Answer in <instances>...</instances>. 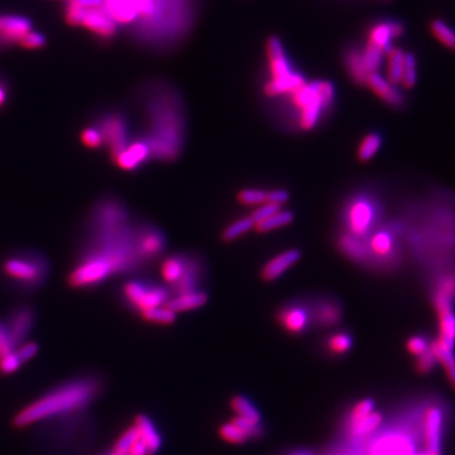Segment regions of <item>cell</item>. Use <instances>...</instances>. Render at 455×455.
I'll list each match as a JSON object with an SVG mask.
<instances>
[{"mask_svg":"<svg viewBox=\"0 0 455 455\" xmlns=\"http://www.w3.org/2000/svg\"><path fill=\"white\" fill-rule=\"evenodd\" d=\"M130 214L124 204L107 199L95 206L91 215L93 235L81 260L107 263L113 275L133 271L143 263L136 248V231L128 225Z\"/></svg>","mask_w":455,"mask_h":455,"instance_id":"obj_1","label":"cell"},{"mask_svg":"<svg viewBox=\"0 0 455 455\" xmlns=\"http://www.w3.org/2000/svg\"><path fill=\"white\" fill-rule=\"evenodd\" d=\"M99 390V382L91 378L67 383L24 407L18 412L13 424L17 427H26L38 421L79 411L94 401Z\"/></svg>","mask_w":455,"mask_h":455,"instance_id":"obj_2","label":"cell"},{"mask_svg":"<svg viewBox=\"0 0 455 455\" xmlns=\"http://www.w3.org/2000/svg\"><path fill=\"white\" fill-rule=\"evenodd\" d=\"M291 100L298 109V127L303 130H314L324 111L332 108L334 87L329 81H314L305 84L291 94Z\"/></svg>","mask_w":455,"mask_h":455,"instance_id":"obj_3","label":"cell"},{"mask_svg":"<svg viewBox=\"0 0 455 455\" xmlns=\"http://www.w3.org/2000/svg\"><path fill=\"white\" fill-rule=\"evenodd\" d=\"M268 66L272 79L265 87L267 96H278L282 94H292L306 84L305 78L300 73H294L289 66V60L285 55L281 41L278 37H269L267 44Z\"/></svg>","mask_w":455,"mask_h":455,"instance_id":"obj_4","label":"cell"},{"mask_svg":"<svg viewBox=\"0 0 455 455\" xmlns=\"http://www.w3.org/2000/svg\"><path fill=\"white\" fill-rule=\"evenodd\" d=\"M3 272L22 289H36L44 285L50 267L38 253H18L3 262Z\"/></svg>","mask_w":455,"mask_h":455,"instance_id":"obj_5","label":"cell"},{"mask_svg":"<svg viewBox=\"0 0 455 455\" xmlns=\"http://www.w3.org/2000/svg\"><path fill=\"white\" fill-rule=\"evenodd\" d=\"M381 204L368 194L355 195L346 204L343 220L346 233L358 238H367L375 231L382 215Z\"/></svg>","mask_w":455,"mask_h":455,"instance_id":"obj_6","label":"cell"},{"mask_svg":"<svg viewBox=\"0 0 455 455\" xmlns=\"http://www.w3.org/2000/svg\"><path fill=\"white\" fill-rule=\"evenodd\" d=\"M400 223H390L383 225L382 228H376L369 234L368 240L366 243L368 258H375L376 263L381 266L389 265L393 266L398 262L400 257V234H401Z\"/></svg>","mask_w":455,"mask_h":455,"instance_id":"obj_7","label":"cell"},{"mask_svg":"<svg viewBox=\"0 0 455 455\" xmlns=\"http://www.w3.org/2000/svg\"><path fill=\"white\" fill-rule=\"evenodd\" d=\"M159 0H104L102 8L116 23L150 19L159 10Z\"/></svg>","mask_w":455,"mask_h":455,"instance_id":"obj_8","label":"cell"},{"mask_svg":"<svg viewBox=\"0 0 455 455\" xmlns=\"http://www.w3.org/2000/svg\"><path fill=\"white\" fill-rule=\"evenodd\" d=\"M123 296L134 309L142 312L166 303L168 301V291L143 282L130 281L124 285Z\"/></svg>","mask_w":455,"mask_h":455,"instance_id":"obj_9","label":"cell"},{"mask_svg":"<svg viewBox=\"0 0 455 455\" xmlns=\"http://www.w3.org/2000/svg\"><path fill=\"white\" fill-rule=\"evenodd\" d=\"M96 127L100 130L104 143L108 145L111 159H116L130 145V128L123 116L108 114L102 116Z\"/></svg>","mask_w":455,"mask_h":455,"instance_id":"obj_10","label":"cell"},{"mask_svg":"<svg viewBox=\"0 0 455 455\" xmlns=\"http://www.w3.org/2000/svg\"><path fill=\"white\" fill-rule=\"evenodd\" d=\"M113 276L107 263L99 260H81L69 275V285L73 289H87L100 285Z\"/></svg>","mask_w":455,"mask_h":455,"instance_id":"obj_11","label":"cell"},{"mask_svg":"<svg viewBox=\"0 0 455 455\" xmlns=\"http://www.w3.org/2000/svg\"><path fill=\"white\" fill-rule=\"evenodd\" d=\"M166 240L161 231L152 226H141L136 231V248L142 262L153 260L163 252Z\"/></svg>","mask_w":455,"mask_h":455,"instance_id":"obj_12","label":"cell"},{"mask_svg":"<svg viewBox=\"0 0 455 455\" xmlns=\"http://www.w3.org/2000/svg\"><path fill=\"white\" fill-rule=\"evenodd\" d=\"M152 159L151 148L143 138H138L136 141H130L127 150L119 153L113 159L118 166L124 171H136L142 163Z\"/></svg>","mask_w":455,"mask_h":455,"instance_id":"obj_13","label":"cell"},{"mask_svg":"<svg viewBox=\"0 0 455 455\" xmlns=\"http://www.w3.org/2000/svg\"><path fill=\"white\" fill-rule=\"evenodd\" d=\"M404 33V27L402 23L382 22L376 24L371 29L368 35V44L376 46L387 55L393 47H392V39H396Z\"/></svg>","mask_w":455,"mask_h":455,"instance_id":"obj_14","label":"cell"},{"mask_svg":"<svg viewBox=\"0 0 455 455\" xmlns=\"http://www.w3.org/2000/svg\"><path fill=\"white\" fill-rule=\"evenodd\" d=\"M366 85H368L371 90L380 99H382L387 105H390L392 108H401L404 105V98L402 93L387 80L383 79L380 73H369Z\"/></svg>","mask_w":455,"mask_h":455,"instance_id":"obj_15","label":"cell"},{"mask_svg":"<svg viewBox=\"0 0 455 455\" xmlns=\"http://www.w3.org/2000/svg\"><path fill=\"white\" fill-rule=\"evenodd\" d=\"M33 323H35V312L28 306L21 307L12 314L7 329L15 347L23 344V340L27 338Z\"/></svg>","mask_w":455,"mask_h":455,"instance_id":"obj_16","label":"cell"},{"mask_svg":"<svg viewBox=\"0 0 455 455\" xmlns=\"http://www.w3.org/2000/svg\"><path fill=\"white\" fill-rule=\"evenodd\" d=\"M81 26L101 37H111L116 30V23L102 7L87 9Z\"/></svg>","mask_w":455,"mask_h":455,"instance_id":"obj_17","label":"cell"},{"mask_svg":"<svg viewBox=\"0 0 455 455\" xmlns=\"http://www.w3.org/2000/svg\"><path fill=\"white\" fill-rule=\"evenodd\" d=\"M443 412L439 407H430L425 416V443L427 452L441 454Z\"/></svg>","mask_w":455,"mask_h":455,"instance_id":"obj_18","label":"cell"},{"mask_svg":"<svg viewBox=\"0 0 455 455\" xmlns=\"http://www.w3.org/2000/svg\"><path fill=\"white\" fill-rule=\"evenodd\" d=\"M301 253L297 249H289L278 254L274 260H269L265 268L262 269V278L265 281H274L286 272L291 266H294L300 260Z\"/></svg>","mask_w":455,"mask_h":455,"instance_id":"obj_19","label":"cell"},{"mask_svg":"<svg viewBox=\"0 0 455 455\" xmlns=\"http://www.w3.org/2000/svg\"><path fill=\"white\" fill-rule=\"evenodd\" d=\"M278 323L291 334L303 332L309 324V314L298 305H289L278 314Z\"/></svg>","mask_w":455,"mask_h":455,"instance_id":"obj_20","label":"cell"},{"mask_svg":"<svg viewBox=\"0 0 455 455\" xmlns=\"http://www.w3.org/2000/svg\"><path fill=\"white\" fill-rule=\"evenodd\" d=\"M202 263L191 257H186L185 268L179 281L174 283V292L176 295H182L195 291L197 283L202 277Z\"/></svg>","mask_w":455,"mask_h":455,"instance_id":"obj_21","label":"cell"},{"mask_svg":"<svg viewBox=\"0 0 455 455\" xmlns=\"http://www.w3.org/2000/svg\"><path fill=\"white\" fill-rule=\"evenodd\" d=\"M412 454L411 441L404 435H390L377 441L371 455Z\"/></svg>","mask_w":455,"mask_h":455,"instance_id":"obj_22","label":"cell"},{"mask_svg":"<svg viewBox=\"0 0 455 455\" xmlns=\"http://www.w3.org/2000/svg\"><path fill=\"white\" fill-rule=\"evenodd\" d=\"M32 28L27 18L18 15L0 17V37L7 41H19Z\"/></svg>","mask_w":455,"mask_h":455,"instance_id":"obj_23","label":"cell"},{"mask_svg":"<svg viewBox=\"0 0 455 455\" xmlns=\"http://www.w3.org/2000/svg\"><path fill=\"white\" fill-rule=\"evenodd\" d=\"M338 247H339L340 251L347 256L348 258L359 262V263L367 262L368 252H367V246H366L364 238L354 237L349 233H343L338 238Z\"/></svg>","mask_w":455,"mask_h":455,"instance_id":"obj_24","label":"cell"},{"mask_svg":"<svg viewBox=\"0 0 455 455\" xmlns=\"http://www.w3.org/2000/svg\"><path fill=\"white\" fill-rule=\"evenodd\" d=\"M206 303H208V295L205 292L193 291L188 294L176 295V297L168 300L165 305L167 309L174 312H181V311L194 310L197 307H202Z\"/></svg>","mask_w":455,"mask_h":455,"instance_id":"obj_25","label":"cell"},{"mask_svg":"<svg viewBox=\"0 0 455 455\" xmlns=\"http://www.w3.org/2000/svg\"><path fill=\"white\" fill-rule=\"evenodd\" d=\"M344 64L350 79L358 85H366L368 79L369 73L364 64L362 51L352 48L348 51L344 57Z\"/></svg>","mask_w":455,"mask_h":455,"instance_id":"obj_26","label":"cell"},{"mask_svg":"<svg viewBox=\"0 0 455 455\" xmlns=\"http://www.w3.org/2000/svg\"><path fill=\"white\" fill-rule=\"evenodd\" d=\"M134 427H137L138 433L141 439L145 441V445L150 449L151 454L153 455L162 445V439L159 436V431L153 425L151 419L145 415H138L134 420Z\"/></svg>","mask_w":455,"mask_h":455,"instance_id":"obj_27","label":"cell"},{"mask_svg":"<svg viewBox=\"0 0 455 455\" xmlns=\"http://www.w3.org/2000/svg\"><path fill=\"white\" fill-rule=\"evenodd\" d=\"M314 319L319 325H335L341 320V306L332 300H324L316 305Z\"/></svg>","mask_w":455,"mask_h":455,"instance_id":"obj_28","label":"cell"},{"mask_svg":"<svg viewBox=\"0 0 455 455\" xmlns=\"http://www.w3.org/2000/svg\"><path fill=\"white\" fill-rule=\"evenodd\" d=\"M389 56V66H387V81L392 85L401 84L402 71H404V52L400 48H392L387 53Z\"/></svg>","mask_w":455,"mask_h":455,"instance_id":"obj_29","label":"cell"},{"mask_svg":"<svg viewBox=\"0 0 455 455\" xmlns=\"http://www.w3.org/2000/svg\"><path fill=\"white\" fill-rule=\"evenodd\" d=\"M231 407L233 411L243 419L251 420L256 424H260V413L254 404L244 396H234L231 398Z\"/></svg>","mask_w":455,"mask_h":455,"instance_id":"obj_30","label":"cell"},{"mask_svg":"<svg viewBox=\"0 0 455 455\" xmlns=\"http://www.w3.org/2000/svg\"><path fill=\"white\" fill-rule=\"evenodd\" d=\"M185 262H186L185 256H175V257L167 258L162 263V268H161L163 280L171 285L179 281V278L184 272V268H185Z\"/></svg>","mask_w":455,"mask_h":455,"instance_id":"obj_31","label":"cell"},{"mask_svg":"<svg viewBox=\"0 0 455 455\" xmlns=\"http://www.w3.org/2000/svg\"><path fill=\"white\" fill-rule=\"evenodd\" d=\"M430 30L433 36L444 44L447 48L455 52V30L441 19H433L430 23Z\"/></svg>","mask_w":455,"mask_h":455,"instance_id":"obj_32","label":"cell"},{"mask_svg":"<svg viewBox=\"0 0 455 455\" xmlns=\"http://www.w3.org/2000/svg\"><path fill=\"white\" fill-rule=\"evenodd\" d=\"M431 350L436 355L438 362L443 364V367L447 372L448 380L452 383L453 389L455 390V354L454 350L444 349L440 346H438L435 341L431 343Z\"/></svg>","mask_w":455,"mask_h":455,"instance_id":"obj_33","label":"cell"},{"mask_svg":"<svg viewBox=\"0 0 455 455\" xmlns=\"http://www.w3.org/2000/svg\"><path fill=\"white\" fill-rule=\"evenodd\" d=\"M382 145V138L378 133H371L362 141L358 148V159L361 162H368L376 156L377 152Z\"/></svg>","mask_w":455,"mask_h":455,"instance_id":"obj_34","label":"cell"},{"mask_svg":"<svg viewBox=\"0 0 455 455\" xmlns=\"http://www.w3.org/2000/svg\"><path fill=\"white\" fill-rule=\"evenodd\" d=\"M292 220H294V215H292L291 211H287V210L282 211V210H280L278 213H276L275 215L268 217L266 220L260 222L254 226H256V231H260V233H267V231H274V229L281 228L285 225H289Z\"/></svg>","mask_w":455,"mask_h":455,"instance_id":"obj_35","label":"cell"},{"mask_svg":"<svg viewBox=\"0 0 455 455\" xmlns=\"http://www.w3.org/2000/svg\"><path fill=\"white\" fill-rule=\"evenodd\" d=\"M142 318L148 323H156L162 325H170L176 320V312L165 307H153L141 312Z\"/></svg>","mask_w":455,"mask_h":455,"instance_id":"obj_36","label":"cell"},{"mask_svg":"<svg viewBox=\"0 0 455 455\" xmlns=\"http://www.w3.org/2000/svg\"><path fill=\"white\" fill-rule=\"evenodd\" d=\"M381 422H382V415L380 412L373 411L364 419L352 422V433L357 436L367 435V434L372 433L373 430H376Z\"/></svg>","mask_w":455,"mask_h":455,"instance_id":"obj_37","label":"cell"},{"mask_svg":"<svg viewBox=\"0 0 455 455\" xmlns=\"http://www.w3.org/2000/svg\"><path fill=\"white\" fill-rule=\"evenodd\" d=\"M362 55H363V60H364V64H366L368 73H378L380 67L382 65L384 52L373 44H367L366 48L362 51Z\"/></svg>","mask_w":455,"mask_h":455,"instance_id":"obj_38","label":"cell"},{"mask_svg":"<svg viewBox=\"0 0 455 455\" xmlns=\"http://www.w3.org/2000/svg\"><path fill=\"white\" fill-rule=\"evenodd\" d=\"M139 433H138L137 427H130L124 431L118 439H116V444H114V449L113 452H116L118 454L127 455L130 449L136 444V441L139 440Z\"/></svg>","mask_w":455,"mask_h":455,"instance_id":"obj_39","label":"cell"},{"mask_svg":"<svg viewBox=\"0 0 455 455\" xmlns=\"http://www.w3.org/2000/svg\"><path fill=\"white\" fill-rule=\"evenodd\" d=\"M256 223L253 222L251 217H242L237 220L234 224L229 225L224 231H223V240L225 242H231L234 239L242 237L246 234L247 231H251Z\"/></svg>","mask_w":455,"mask_h":455,"instance_id":"obj_40","label":"cell"},{"mask_svg":"<svg viewBox=\"0 0 455 455\" xmlns=\"http://www.w3.org/2000/svg\"><path fill=\"white\" fill-rule=\"evenodd\" d=\"M418 79L416 73V58L412 53H404V71H402V79L401 84L406 89H411L415 87Z\"/></svg>","mask_w":455,"mask_h":455,"instance_id":"obj_41","label":"cell"},{"mask_svg":"<svg viewBox=\"0 0 455 455\" xmlns=\"http://www.w3.org/2000/svg\"><path fill=\"white\" fill-rule=\"evenodd\" d=\"M352 338L347 332H337L328 339V348L332 353L344 354L352 348Z\"/></svg>","mask_w":455,"mask_h":455,"instance_id":"obj_42","label":"cell"},{"mask_svg":"<svg viewBox=\"0 0 455 455\" xmlns=\"http://www.w3.org/2000/svg\"><path fill=\"white\" fill-rule=\"evenodd\" d=\"M219 435L222 439H224L226 443H231V444H244L248 438L243 431H240L238 427H235L233 422H226V424H223L222 427H219Z\"/></svg>","mask_w":455,"mask_h":455,"instance_id":"obj_43","label":"cell"},{"mask_svg":"<svg viewBox=\"0 0 455 455\" xmlns=\"http://www.w3.org/2000/svg\"><path fill=\"white\" fill-rule=\"evenodd\" d=\"M238 200L244 205H260L267 200V193L258 188H247L239 193Z\"/></svg>","mask_w":455,"mask_h":455,"instance_id":"obj_44","label":"cell"},{"mask_svg":"<svg viewBox=\"0 0 455 455\" xmlns=\"http://www.w3.org/2000/svg\"><path fill=\"white\" fill-rule=\"evenodd\" d=\"M81 142L87 148L96 150L104 145V138L98 127H87L81 132Z\"/></svg>","mask_w":455,"mask_h":455,"instance_id":"obj_45","label":"cell"},{"mask_svg":"<svg viewBox=\"0 0 455 455\" xmlns=\"http://www.w3.org/2000/svg\"><path fill=\"white\" fill-rule=\"evenodd\" d=\"M231 422L238 427L240 431H243L247 438H258L263 433V429L260 424H256L251 420L243 419L240 416H235L234 419L231 420Z\"/></svg>","mask_w":455,"mask_h":455,"instance_id":"obj_46","label":"cell"},{"mask_svg":"<svg viewBox=\"0 0 455 455\" xmlns=\"http://www.w3.org/2000/svg\"><path fill=\"white\" fill-rule=\"evenodd\" d=\"M438 358L436 355L434 354L433 350H431V346H430V349L425 352L424 354H421L418 357V362H416V369L419 371L420 373L422 375H427L430 373L435 366L438 364Z\"/></svg>","mask_w":455,"mask_h":455,"instance_id":"obj_47","label":"cell"},{"mask_svg":"<svg viewBox=\"0 0 455 455\" xmlns=\"http://www.w3.org/2000/svg\"><path fill=\"white\" fill-rule=\"evenodd\" d=\"M22 361L19 359L17 352L8 354L0 359V373L1 375H12L22 367Z\"/></svg>","mask_w":455,"mask_h":455,"instance_id":"obj_48","label":"cell"},{"mask_svg":"<svg viewBox=\"0 0 455 455\" xmlns=\"http://www.w3.org/2000/svg\"><path fill=\"white\" fill-rule=\"evenodd\" d=\"M430 346L431 344L429 343V340L421 335H415L407 340V350L416 357L427 352L430 349Z\"/></svg>","mask_w":455,"mask_h":455,"instance_id":"obj_49","label":"cell"},{"mask_svg":"<svg viewBox=\"0 0 455 455\" xmlns=\"http://www.w3.org/2000/svg\"><path fill=\"white\" fill-rule=\"evenodd\" d=\"M375 411V401L371 398H366L362 400L361 402L355 404L353 411H352V422L358 421V420L364 419L366 416H368L369 413Z\"/></svg>","mask_w":455,"mask_h":455,"instance_id":"obj_50","label":"cell"},{"mask_svg":"<svg viewBox=\"0 0 455 455\" xmlns=\"http://www.w3.org/2000/svg\"><path fill=\"white\" fill-rule=\"evenodd\" d=\"M280 210H281V205H276V204L267 202V204L262 205L260 209L256 210L252 215H251V217H252L253 222H254L256 224H258V223L263 222V220H266L268 217L275 215L276 213H278Z\"/></svg>","mask_w":455,"mask_h":455,"instance_id":"obj_51","label":"cell"},{"mask_svg":"<svg viewBox=\"0 0 455 455\" xmlns=\"http://www.w3.org/2000/svg\"><path fill=\"white\" fill-rule=\"evenodd\" d=\"M19 44L24 46L26 48H30V50L41 48V47H44V44H46V37L42 33L29 30L28 33H26L19 39Z\"/></svg>","mask_w":455,"mask_h":455,"instance_id":"obj_52","label":"cell"},{"mask_svg":"<svg viewBox=\"0 0 455 455\" xmlns=\"http://www.w3.org/2000/svg\"><path fill=\"white\" fill-rule=\"evenodd\" d=\"M15 343L10 338V334L8 332L7 326L0 324V359L8 354L15 352Z\"/></svg>","mask_w":455,"mask_h":455,"instance_id":"obj_53","label":"cell"},{"mask_svg":"<svg viewBox=\"0 0 455 455\" xmlns=\"http://www.w3.org/2000/svg\"><path fill=\"white\" fill-rule=\"evenodd\" d=\"M37 353H38V344L35 341L24 343L17 350V354H18V357L22 361L23 364L30 361L33 357H36Z\"/></svg>","mask_w":455,"mask_h":455,"instance_id":"obj_54","label":"cell"},{"mask_svg":"<svg viewBox=\"0 0 455 455\" xmlns=\"http://www.w3.org/2000/svg\"><path fill=\"white\" fill-rule=\"evenodd\" d=\"M289 193L286 190H274L267 193V200L266 202L276 204V205H282L289 200Z\"/></svg>","mask_w":455,"mask_h":455,"instance_id":"obj_55","label":"cell"},{"mask_svg":"<svg viewBox=\"0 0 455 455\" xmlns=\"http://www.w3.org/2000/svg\"><path fill=\"white\" fill-rule=\"evenodd\" d=\"M127 455H152L148 447L145 445V441L139 438V440L136 441V444L130 449Z\"/></svg>","mask_w":455,"mask_h":455,"instance_id":"obj_56","label":"cell"},{"mask_svg":"<svg viewBox=\"0 0 455 455\" xmlns=\"http://www.w3.org/2000/svg\"><path fill=\"white\" fill-rule=\"evenodd\" d=\"M69 1H71L79 7L87 8V9L102 7V3H104V0H69Z\"/></svg>","mask_w":455,"mask_h":455,"instance_id":"obj_57","label":"cell"},{"mask_svg":"<svg viewBox=\"0 0 455 455\" xmlns=\"http://www.w3.org/2000/svg\"><path fill=\"white\" fill-rule=\"evenodd\" d=\"M7 98H8V93H7V89H6V87L3 85V84H0V108L6 104V101H7Z\"/></svg>","mask_w":455,"mask_h":455,"instance_id":"obj_58","label":"cell"},{"mask_svg":"<svg viewBox=\"0 0 455 455\" xmlns=\"http://www.w3.org/2000/svg\"><path fill=\"white\" fill-rule=\"evenodd\" d=\"M410 455H441V454H434V453H430V452H427H427H422V453H416V454H415V453H412V454Z\"/></svg>","mask_w":455,"mask_h":455,"instance_id":"obj_59","label":"cell"},{"mask_svg":"<svg viewBox=\"0 0 455 455\" xmlns=\"http://www.w3.org/2000/svg\"><path fill=\"white\" fill-rule=\"evenodd\" d=\"M105 455H121V454H118V453H116V452H110V453H108V454H105Z\"/></svg>","mask_w":455,"mask_h":455,"instance_id":"obj_60","label":"cell"},{"mask_svg":"<svg viewBox=\"0 0 455 455\" xmlns=\"http://www.w3.org/2000/svg\"><path fill=\"white\" fill-rule=\"evenodd\" d=\"M292 455H311V454H307V453H296V454H292Z\"/></svg>","mask_w":455,"mask_h":455,"instance_id":"obj_61","label":"cell"},{"mask_svg":"<svg viewBox=\"0 0 455 455\" xmlns=\"http://www.w3.org/2000/svg\"><path fill=\"white\" fill-rule=\"evenodd\" d=\"M67 1H69V0H67Z\"/></svg>","mask_w":455,"mask_h":455,"instance_id":"obj_62","label":"cell"}]
</instances>
